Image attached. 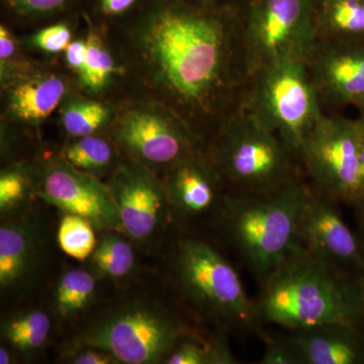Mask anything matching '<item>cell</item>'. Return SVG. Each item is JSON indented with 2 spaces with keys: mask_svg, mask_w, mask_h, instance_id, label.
Here are the masks:
<instances>
[{
  "mask_svg": "<svg viewBox=\"0 0 364 364\" xmlns=\"http://www.w3.org/2000/svg\"><path fill=\"white\" fill-rule=\"evenodd\" d=\"M240 9L153 0L134 30L146 82L205 142L240 105L249 76Z\"/></svg>",
  "mask_w": 364,
  "mask_h": 364,
  "instance_id": "1",
  "label": "cell"
},
{
  "mask_svg": "<svg viewBox=\"0 0 364 364\" xmlns=\"http://www.w3.org/2000/svg\"><path fill=\"white\" fill-rule=\"evenodd\" d=\"M258 318L289 331L341 323L358 326L364 312L358 282L316 259L301 246L262 280Z\"/></svg>",
  "mask_w": 364,
  "mask_h": 364,
  "instance_id": "2",
  "label": "cell"
},
{
  "mask_svg": "<svg viewBox=\"0 0 364 364\" xmlns=\"http://www.w3.org/2000/svg\"><path fill=\"white\" fill-rule=\"evenodd\" d=\"M312 186L305 179L264 193L228 191L223 222L242 259L261 280L299 247L301 213Z\"/></svg>",
  "mask_w": 364,
  "mask_h": 364,
  "instance_id": "3",
  "label": "cell"
},
{
  "mask_svg": "<svg viewBox=\"0 0 364 364\" xmlns=\"http://www.w3.org/2000/svg\"><path fill=\"white\" fill-rule=\"evenodd\" d=\"M208 140L205 155L228 191L269 193L305 179L298 155L240 105Z\"/></svg>",
  "mask_w": 364,
  "mask_h": 364,
  "instance_id": "4",
  "label": "cell"
},
{
  "mask_svg": "<svg viewBox=\"0 0 364 364\" xmlns=\"http://www.w3.org/2000/svg\"><path fill=\"white\" fill-rule=\"evenodd\" d=\"M240 107L299 157L306 136L325 114L306 61L301 60H284L252 72Z\"/></svg>",
  "mask_w": 364,
  "mask_h": 364,
  "instance_id": "5",
  "label": "cell"
},
{
  "mask_svg": "<svg viewBox=\"0 0 364 364\" xmlns=\"http://www.w3.org/2000/svg\"><path fill=\"white\" fill-rule=\"evenodd\" d=\"M173 267L182 293L200 312L237 329L255 327V301L233 265L210 244L195 238L179 242Z\"/></svg>",
  "mask_w": 364,
  "mask_h": 364,
  "instance_id": "6",
  "label": "cell"
},
{
  "mask_svg": "<svg viewBox=\"0 0 364 364\" xmlns=\"http://www.w3.org/2000/svg\"><path fill=\"white\" fill-rule=\"evenodd\" d=\"M188 332L163 306L133 301L93 323L81 334L79 345L109 352L119 363H161Z\"/></svg>",
  "mask_w": 364,
  "mask_h": 364,
  "instance_id": "7",
  "label": "cell"
},
{
  "mask_svg": "<svg viewBox=\"0 0 364 364\" xmlns=\"http://www.w3.org/2000/svg\"><path fill=\"white\" fill-rule=\"evenodd\" d=\"M249 75L284 60L306 61L316 42V0H246L240 9Z\"/></svg>",
  "mask_w": 364,
  "mask_h": 364,
  "instance_id": "8",
  "label": "cell"
},
{
  "mask_svg": "<svg viewBox=\"0 0 364 364\" xmlns=\"http://www.w3.org/2000/svg\"><path fill=\"white\" fill-rule=\"evenodd\" d=\"M358 149V119L325 112L299 152L311 186L335 202L356 205L360 198Z\"/></svg>",
  "mask_w": 364,
  "mask_h": 364,
  "instance_id": "9",
  "label": "cell"
},
{
  "mask_svg": "<svg viewBox=\"0 0 364 364\" xmlns=\"http://www.w3.org/2000/svg\"><path fill=\"white\" fill-rule=\"evenodd\" d=\"M114 140L131 159L148 167L169 168L205 151V140L178 114L161 102L127 107L114 119Z\"/></svg>",
  "mask_w": 364,
  "mask_h": 364,
  "instance_id": "10",
  "label": "cell"
},
{
  "mask_svg": "<svg viewBox=\"0 0 364 364\" xmlns=\"http://www.w3.org/2000/svg\"><path fill=\"white\" fill-rule=\"evenodd\" d=\"M36 196L62 213L85 218L100 231L124 234L109 184L76 169L62 157L50 160L41 170Z\"/></svg>",
  "mask_w": 364,
  "mask_h": 364,
  "instance_id": "11",
  "label": "cell"
},
{
  "mask_svg": "<svg viewBox=\"0 0 364 364\" xmlns=\"http://www.w3.org/2000/svg\"><path fill=\"white\" fill-rule=\"evenodd\" d=\"M107 184L124 236L136 242L154 238L172 212L164 182L155 176L150 167L131 159L117 165Z\"/></svg>",
  "mask_w": 364,
  "mask_h": 364,
  "instance_id": "12",
  "label": "cell"
},
{
  "mask_svg": "<svg viewBox=\"0 0 364 364\" xmlns=\"http://www.w3.org/2000/svg\"><path fill=\"white\" fill-rule=\"evenodd\" d=\"M306 64L325 112L364 100V39L317 40Z\"/></svg>",
  "mask_w": 364,
  "mask_h": 364,
  "instance_id": "13",
  "label": "cell"
},
{
  "mask_svg": "<svg viewBox=\"0 0 364 364\" xmlns=\"http://www.w3.org/2000/svg\"><path fill=\"white\" fill-rule=\"evenodd\" d=\"M338 203L312 186L299 220V245L330 267L363 270V243L345 223Z\"/></svg>",
  "mask_w": 364,
  "mask_h": 364,
  "instance_id": "14",
  "label": "cell"
},
{
  "mask_svg": "<svg viewBox=\"0 0 364 364\" xmlns=\"http://www.w3.org/2000/svg\"><path fill=\"white\" fill-rule=\"evenodd\" d=\"M163 182L172 212L181 217L221 212L226 186L205 151L174 163L166 169Z\"/></svg>",
  "mask_w": 364,
  "mask_h": 364,
  "instance_id": "15",
  "label": "cell"
},
{
  "mask_svg": "<svg viewBox=\"0 0 364 364\" xmlns=\"http://www.w3.org/2000/svg\"><path fill=\"white\" fill-rule=\"evenodd\" d=\"M6 114L9 119L37 126L65 100L68 85L53 71L31 68L6 87Z\"/></svg>",
  "mask_w": 364,
  "mask_h": 364,
  "instance_id": "16",
  "label": "cell"
},
{
  "mask_svg": "<svg viewBox=\"0 0 364 364\" xmlns=\"http://www.w3.org/2000/svg\"><path fill=\"white\" fill-rule=\"evenodd\" d=\"M42 233L37 221L14 218L0 227V287L4 291L25 284L37 269L42 254Z\"/></svg>",
  "mask_w": 364,
  "mask_h": 364,
  "instance_id": "17",
  "label": "cell"
},
{
  "mask_svg": "<svg viewBox=\"0 0 364 364\" xmlns=\"http://www.w3.org/2000/svg\"><path fill=\"white\" fill-rule=\"evenodd\" d=\"M304 364L364 363V330L332 323L291 331Z\"/></svg>",
  "mask_w": 364,
  "mask_h": 364,
  "instance_id": "18",
  "label": "cell"
},
{
  "mask_svg": "<svg viewBox=\"0 0 364 364\" xmlns=\"http://www.w3.org/2000/svg\"><path fill=\"white\" fill-rule=\"evenodd\" d=\"M364 39V0H316V41Z\"/></svg>",
  "mask_w": 364,
  "mask_h": 364,
  "instance_id": "19",
  "label": "cell"
},
{
  "mask_svg": "<svg viewBox=\"0 0 364 364\" xmlns=\"http://www.w3.org/2000/svg\"><path fill=\"white\" fill-rule=\"evenodd\" d=\"M51 331L52 318L40 309L11 314L1 322L2 338L11 348L26 355L42 349Z\"/></svg>",
  "mask_w": 364,
  "mask_h": 364,
  "instance_id": "20",
  "label": "cell"
},
{
  "mask_svg": "<svg viewBox=\"0 0 364 364\" xmlns=\"http://www.w3.org/2000/svg\"><path fill=\"white\" fill-rule=\"evenodd\" d=\"M123 233L104 231L95 250L88 257V270L97 279H122L128 277L136 264V255Z\"/></svg>",
  "mask_w": 364,
  "mask_h": 364,
  "instance_id": "21",
  "label": "cell"
},
{
  "mask_svg": "<svg viewBox=\"0 0 364 364\" xmlns=\"http://www.w3.org/2000/svg\"><path fill=\"white\" fill-rule=\"evenodd\" d=\"M97 280L90 270L82 268L64 272L55 287L54 309L57 315L70 320L85 312L95 299Z\"/></svg>",
  "mask_w": 364,
  "mask_h": 364,
  "instance_id": "22",
  "label": "cell"
},
{
  "mask_svg": "<svg viewBox=\"0 0 364 364\" xmlns=\"http://www.w3.org/2000/svg\"><path fill=\"white\" fill-rule=\"evenodd\" d=\"M114 119L111 105L98 100L72 97L62 105V126L73 138L95 135Z\"/></svg>",
  "mask_w": 364,
  "mask_h": 364,
  "instance_id": "23",
  "label": "cell"
},
{
  "mask_svg": "<svg viewBox=\"0 0 364 364\" xmlns=\"http://www.w3.org/2000/svg\"><path fill=\"white\" fill-rule=\"evenodd\" d=\"M61 157L76 169L97 177L109 171L117 159L112 144L97 134L75 138L64 147Z\"/></svg>",
  "mask_w": 364,
  "mask_h": 364,
  "instance_id": "24",
  "label": "cell"
},
{
  "mask_svg": "<svg viewBox=\"0 0 364 364\" xmlns=\"http://www.w3.org/2000/svg\"><path fill=\"white\" fill-rule=\"evenodd\" d=\"M167 364H234L229 345L223 338L203 339L188 332L164 361Z\"/></svg>",
  "mask_w": 364,
  "mask_h": 364,
  "instance_id": "25",
  "label": "cell"
},
{
  "mask_svg": "<svg viewBox=\"0 0 364 364\" xmlns=\"http://www.w3.org/2000/svg\"><path fill=\"white\" fill-rule=\"evenodd\" d=\"M37 174L28 165L16 163L0 173V213L18 212L37 193Z\"/></svg>",
  "mask_w": 364,
  "mask_h": 364,
  "instance_id": "26",
  "label": "cell"
},
{
  "mask_svg": "<svg viewBox=\"0 0 364 364\" xmlns=\"http://www.w3.org/2000/svg\"><path fill=\"white\" fill-rule=\"evenodd\" d=\"M95 230L85 218L63 213L57 233L60 248L72 258L87 260L97 246Z\"/></svg>",
  "mask_w": 364,
  "mask_h": 364,
  "instance_id": "27",
  "label": "cell"
},
{
  "mask_svg": "<svg viewBox=\"0 0 364 364\" xmlns=\"http://www.w3.org/2000/svg\"><path fill=\"white\" fill-rule=\"evenodd\" d=\"M87 55H86L85 72L80 82L91 92H100L111 82L117 66L114 57L107 50L104 41L95 31H90L87 38Z\"/></svg>",
  "mask_w": 364,
  "mask_h": 364,
  "instance_id": "28",
  "label": "cell"
},
{
  "mask_svg": "<svg viewBox=\"0 0 364 364\" xmlns=\"http://www.w3.org/2000/svg\"><path fill=\"white\" fill-rule=\"evenodd\" d=\"M31 68L30 63L21 56L18 40L6 26H0V81L2 88Z\"/></svg>",
  "mask_w": 364,
  "mask_h": 364,
  "instance_id": "29",
  "label": "cell"
},
{
  "mask_svg": "<svg viewBox=\"0 0 364 364\" xmlns=\"http://www.w3.org/2000/svg\"><path fill=\"white\" fill-rule=\"evenodd\" d=\"M74 0H2L6 9L18 16L38 18L62 13Z\"/></svg>",
  "mask_w": 364,
  "mask_h": 364,
  "instance_id": "30",
  "label": "cell"
},
{
  "mask_svg": "<svg viewBox=\"0 0 364 364\" xmlns=\"http://www.w3.org/2000/svg\"><path fill=\"white\" fill-rule=\"evenodd\" d=\"M71 42L70 26L66 23H54L47 26L31 38V45L41 51L50 54L65 52Z\"/></svg>",
  "mask_w": 364,
  "mask_h": 364,
  "instance_id": "31",
  "label": "cell"
},
{
  "mask_svg": "<svg viewBox=\"0 0 364 364\" xmlns=\"http://www.w3.org/2000/svg\"><path fill=\"white\" fill-rule=\"evenodd\" d=\"M261 364H304L298 344L291 334L267 342Z\"/></svg>",
  "mask_w": 364,
  "mask_h": 364,
  "instance_id": "32",
  "label": "cell"
},
{
  "mask_svg": "<svg viewBox=\"0 0 364 364\" xmlns=\"http://www.w3.org/2000/svg\"><path fill=\"white\" fill-rule=\"evenodd\" d=\"M64 53H65L67 66L78 76L79 80H81L85 75L86 55H87L86 39L72 41L71 44Z\"/></svg>",
  "mask_w": 364,
  "mask_h": 364,
  "instance_id": "33",
  "label": "cell"
},
{
  "mask_svg": "<svg viewBox=\"0 0 364 364\" xmlns=\"http://www.w3.org/2000/svg\"><path fill=\"white\" fill-rule=\"evenodd\" d=\"M69 363L73 364H119L112 354L95 347L81 346L70 358Z\"/></svg>",
  "mask_w": 364,
  "mask_h": 364,
  "instance_id": "34",
  "label": "cell"
},
{
  "mask_svg": "<svg viewBox=\"0 0 364 364\" xmlns=\"http://www.w3.org/2000/svg\"><path fill=\"white\" fill-rule=\"evenodd\" d=\"M138 0H97L100 13L107 16H119L130 11Z\"/></svg>",
  "mask_w": 364,
  "mask_h": 364,
  "instance_id": "35",
  "label": "cell"
},
{
  "mask_svg": "<svg viewBox=\"0 0 364 364\" xmlns=\"http://www.w3.org/2000/svg\"><path fill=\"white\" fill-rule=\"evenodd\" d=\"M191 4L203 7H237L241 9L246 0H188Z\"/></svg>",
  "mask_w": 364,
  "mask_h": 364,
  "instance_id": "36",
  "label": "cell"
},
{
  "mask_svg": "<svg viewBox=\"0 0 364 364\" xmlns=\"http://www.w3.org/2000/svg\"><path fill=\"white\" fill-rule=\"evenodd\" d=\"M359 183H360V198H364V126L359 123ZM358 200V202H359Z\"/></svg>",
  "mask_w": 364,
  "mask_h": 364,
  "instance_id": "37",
  "label": "cell"
},
{
  "mask_svg": "<svg viewBox=\"0 0 364 364\" xmlns=\"http://www.w3.org/2000/svg\"><path fill=\"white\" fill-rule=\"evenodd\" d=\"M355 205H358V224H359V231H360L361 237L360 241L363 243V246L364 247V198L363 200H359Z\"/></svg>",
  "mask_w": 364,
  "mask_h": 364,
  "instance_id": "38",
  "label": "cell"
},
{
  "mask_svg": "<svg viewBox=\"0 0 364 364\" xmlns=\"http://www.w3.org/2000/svg\"><path fill=\"white\" fill-rule=\"evenodd\" d=\"M14 363V356L11 349L4 345L0 346V364H11Z\"/></svg>",
  "mask_w": 364,
  "mask_h": 364,
  "instance_id": "39",
  "label": "cell"
},
{
  "mask_svg": "<svg viewBox=\"0 0 364 364\" xmlns=\"http://www.w3.org/2000/svg\"><path fill=\"white\" fill-rule=\"evenodd\" d=\"M358 286L359 294H360L361 303H363V312H364V269L361 270L360 275L358 280Z\"/></svg>",
  "mask_w": 364,
  "mask_h": 364,
  "instance_id": "40",
  "label": "cell"
},
{
  "mask_svg": "<svg viewBox=\"0 0 364 364\" xmlns=\"http://www.w3.org/2000/svg\"><path fill=\"white\" fill-rule=\"evenodd\" d=\"M355 107L358 111V122L364 126V100L358 102V104L355 105Z\"/></svg>",
  "mask_w": 364,
  "mask_h": 364,
  "instance_id": "41",
  "label": "cell"
}]
</instances>
